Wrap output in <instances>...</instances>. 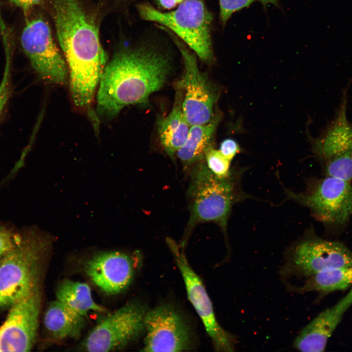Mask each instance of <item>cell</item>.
<instances>
[{
  "label": "cell",
  "instance_id": "15",
  "mask_svg": "<svg viewBox=\"0 0 352 352\" xmlns=\"http://www.w3.org/2000/svg\"><path fill=\"white\" fill-rule=\"evenodd\" d=\"M352 305V287L336 304L322 311L302 329L295 339L294 347L302 352L324 351L328 339Z\"/></svg>",
  "mask_w": 352,
  "mask_h": 352
},
{
  "label": "cell",
  "instance_id": "21",
  "mask_svg": "<svg viewBox=\"0 0 352 352\" xmlns=\"http://www.w3.org/2000/svg\"><path fill=\"white\" fill-rule=\"evenodd\" d=\"M308 278L299 290L327 293L345 289L352 287V265L324 271Z\"/></svg>",
  "mask_w": 352,
  "mask_h": 352
},
{
  "label": "cell",
  "instance_id": "27",
  "mask_svg": "<svg viewBox=\"0 0 352 352\" xmlns=\"http://www.w3.org/2000/svg\"><path fill=\"white\" fill-rule=\"evenodd\" d=\"M219 151L224 157L231 161L240 152V147L234 139L226 138L221 142Z\"/></svg>",
  "mask_w": 352,
  "mask_h": 352
},
{
  "label": "cell",
  "instance_id": "10",
  "mask_svg": "<svg viewBox=\"0 0 352 352\" xmlns=\"http://www.w3.org/2000/svg\"><path fill=\"white\" fill-rule=\"evenodd\" d=\"M166 242L183 279L188 299L201 319L205 329L217 352H234L237 339L219 324L212 302L202 281L190 266L184 253L170 238Z\"/></svg>",
  "mask_w": 352,
  "mask_h": 352
},
{
  "label": "cell",
  "instance_id": "11",
  "mask_svg": "<svg viewBox=\"0 0 352 352\" xmlns=\"http://www.w3.org/2000/svg\"><path fill=\"white\" fill-rule=\"evenodd\" d=\"M352 265V251L343 243L317 237L293 249L282 270L286 275L308 277L320 272Z\"/></svg>",
  "mask_w": 352,
  "mask_h": 352
},
{
  "label": "cell",
  "instance_id": "2",
  "mask_svg": "<svg viewBox=\"0 0 352 352\" xmlns=\"http://www.w3.org/2000/svg\"><path fill=\"white\" fill-rule=\"evenodd\" d=\"M58 39L69 71L72 99L85 108L92 102L107 64L98 30L79 0H52Z\"/></svg>",
  "mask_w": 352,
  "mask_h": 352
},
{
  "label": "cell",
  "instance_id": "29",
  "mask_svg": "<svg viewBox=\"0 0 352 352\" xmlns=\"http://www.w3.org/2000/svg\"><path fill=\"white\" fill-rule=\"evenodd\" d=\"M185 0H155L157 5L165 9H170L176 7Z\"/></svg>",
  "mask_w": 352,
  "mask_h": 352
},
{
  "label": "cell",
  "instance_id": "17",
  "mask_svg": "<svg viewBox=\"0 0 352 352\" xmlns=\"http://www.w3.org/2000/svg\"><path fill=\"white\" fill-rule=\"evenodd\" d=\"M183 90L178 84L175 101L171 112L167 116L160 118L157 122V133L160 143L172 159L185 144L191 127L183 110Z\"/></svg>",
  "mask_w": 352,
  "mask_h": 352
},
{
  "label": "cell",
  "instance_id": "26",
  "mask_svg": "<svg viewBox=\"0 0 352 352\" xmlns=\"http://www.w3.org/2000/svg\"><path fill=\"white\" fill-rule=\"evenodd\" d=\"M19 232L12 228L0 225V259L14 246Z\"/></svg>",
  "mask_w": 352,
  "mask_h": 352
},
{
  "label": "cell",
  "instance_id": "16",
  "mask_svg": "<svg viewBox=\"0 0 352 352\" xmlns=\"http://www.w3.org/2000/svg\"><path fill=\"white\" fill-rule=\"evenodd\" d=\"M352 80L343 90L340 103L332 120L318 138L313 149L324 162L352 149V124L347 117L348 92Z\"/></svg>",
  "mask_w": 352,
  "mask_h": 352
},
{
  "label": "cell",
  "instance_id": "18",
  "mask_svg": "<svg viewBox=\"0 0 352 352\" xmlns=\"http://www.w3.org/2000/svg\"><path fill=\"white\" fill-rule=\"evenodd\" d=\"M45 328L54 339L78 338L86 325L85 317L59 301L50 303L44 313Z\"/></svg>",
  "mask_w": 352,
  "mask_h": 352
},
{
  "label": "cell",
  "instance_id": "8",
  "mask_svg": "<svg viewBox=\"0 0 352 352\" xmlns=\"http://www.w3.org/2000/svg\"><path fill=\"white\" fill-rule=\"evenodd\" d=\"M20 40L32 67L43 80L60 85L66 83V64L44 20L37 18L27 21Z\"/></svg>",
  "mask_w": 352,
  "mask_h": 352
},
{
  "label": "cell",
  "instance_id": "1",
  "mask_svg": "<svg viewBox=\"0 0 352 352\" xmlns=\"http://www.w3.org/2000/svg\"><path fill=\"white\" fill-rule=\"evenodd\" d=\"M171 61L169 54L149 44L118 51L107 64L100 79L98 115L110 119L127 106L147 105L150 96L166 83Z\"/></svg>",
  "mask_w": 352,
  "mask_h": 352
},
{
  "label": "cell",
  "instance_id": "28",
  "mask_svg": "<svg viewBox=\"0 0 352 352\" xmlns=\"http://www.w3.org/2000/svg\"><path fill=\"white\" fill-rule=\"evenodd\" d=\"M13 5L21 9L24 13L33 6L40 4L43 0H7Z\"/></svg>",
  "mask_w": 352,
  "mask_h": 352
},
{
  "label": "cell",
  "instance_id": "5",
  "mask_svg": "<svg viewBox=\"0 0 352 352\" xmlns=\"http://www.w3.org/2000/svg\"><path fill=\"white\" fill-rule=\"evenodd\" d=\"M228 178L215 176L203 160L194 165L187 190L190 215L186 237L200 222L213 221L226 230L234 200L233 187Z\"/></svg>",
  "mask_w": 352,
  "mask_h": 352
},
{
  "label": "cell",
  "instance_id": "12",
  "mask_svg": "<svg viewBox=\"0 0 352 352\" xmlns=\"http://www.w3.org/2000/svg\"><path fill=\"white\" fill-rule=\"evenodd\" d=\"M145 337L141 351L181 352L191 344L190 329L172 307L161 305L147 311L144 318Z\"/></svg>",
  "mask_w": 352,
  "mask_h": 352
},
{
  "label": "cell",
  "instance_id": "7",
  "mask_svg": "<svg viewBox=\"0 0 352 352\" xmlns=\"http://www.w3.org/2000/svg\"><path fill=\"white\" fill-rule=\"evenodd\" d=\"M163 29L171 35L183 60L184 75L178 84L183 92L182 108L186 119L191 126L208 123L215 115L218 93L215 87L199 69L195 55L176 35Z\"/></svg>",
  "mask_w": 352,
  "mask_h": 352
},
{
  "label": "cell",
  "instance_id": "4",
  "mask_svg": "<svg viewBox=\"0 0 352 352\" xmlns=\"http://www.w3.org/2000/svg\"><path fill=\"white\" fill-rule=\"evenodd\" d=\"M141 18L162 25L181 39L205 63L213 59L211 13L202 0H185L177 8L162 12L148 3L137 5Z\"/></svg>",
  "mask_w": 352,
  "mask_h": 352
},
{
  "label": "cell",
  "instance_id": "13",
  "mask_svg": "<svg viewBox=\"0 0 352 352\" xmlns=\"http://www.w3.org/2000/svg\"><path fill=\"white\" fill-rule=\"evenodd\" d=\"M41 303L40 287L15 303L0 328V352H28L37 337Z\"/></svg>",
  "mask_w": 352,
  "mask_h": 352
},
{
  "label": "cell",
  "instance_id": "14",
  "mask_svg": "<svg viewBox=\"0 0 352 352\" xmlns=\"http://www.w3.org/2000/svg\"><path fill=\"white\" fill-rule=\"evenodd\" d=\"M136 262L133 256L118 251L99 253L86 263L85 271L93 283L109 295L126 289L133 279Z\"/></svg>",
  "mask_w": 352,
  "mask_h": 352
},
{
  "label": "cell",
  "instance_id": "9",
  "mask_svg": "<svg viewBox=\"0 0 352 352\" xmlns=\"http://www.w3.org/2000/svg\"><path fill=\"white\" fill-rule=\"evenodd\" d=\"M288 193L332 228L343 227L352 215V181L326 176L318 180L307 194Z\"/></svg>",
  "mask_w": 352,
  "mask_h": 352
},
{
  "label": "cell",
  "instance_id": "19",
  "mask_svg": "<svg viewBox=\"0 0 352 352\" xmlns=\"http://www.w3.org/2000/svg\"><path fill=\"white\" fill-rule=\"evenodd\" d=\"M220 117L215 115L209 122L191 126L187 140L176 153L184 166L189 167L204 160L212 141Z\"/></svg>",
  "mask_w": 352,
  "mask_h": 352
},
{
  "label": "cell",
  "instance_id": "25",
  "mask_svg": "<svg viewBox=\"0 0 352 352\" xmlns=\"http://www.w3.org/2000/svg\"><path fill=\"white\" fill-rule=\"evenodd\" d=\"M4 73L0 84V118L9 99L11 92V53H5Z\"/></svg>",
  "mask_w": 352,
  "mask_h": 352
},
{
  "label": "cell",
  "instance_id": "3",
  "mask_svg": "<svg viewBox=\"0 0 352 352\" xmlns=\"http://www.w3.org/2000/svg\"><path fill=\"white\" fill-rule=\"evenodd\" d=\"M49 240L35 228L19 231L15 244L0 260V311L40 287Z\"/></svg>",
  "mask_w": 352,
  "mask_h": 352
},
{
  "label": "cell",
  "instance_id": "22",
  "mask_svg": "<svg viewBox=\"0 0 352 352\" xmlns=\"http://www.w3.org/2000/svg\"><path fill=\"white\" fill-rule=\"evenodd\" d=\"M325 174L346 181L352 180V149L324 162Z\"/></svg>",
  "mask_w": 352,
  "mask_h": 352
},
{
  "label": "cell",
  "instance_id": "24",
  "mask_svg": "<svg viewBox=\"0 0 352 352\" xmlns=\"http://www.w3.org/2000/svg\"><path fill=\"white\" fill-rule=\"evenodd\" d=\"M204 160L210 171L220 178H228L230 174V162L220 151L213 147L206 153Z\"/></svg>",
  "mask_w": 352,
  "mask_h": 352
},
{
  "label": "cell",
  "instance_id": "20",
  "mask_svg": "<svg viewBox=\"0 0 352 352\" xmlns=\"http://www.w3.org/2000/svg\"><path fill=\"white\" fill-rule=\"evenodd\" d=\"M56 296L57 300L85 317L90 311H106L94 301L90 287L84 283L65 280L58 286Z\"/></svg>",
  "mask_w": 352,
  "mask_h": 352
},
{
  "label": "cell",
  "instance_id": "23",
  "mask_svg": "<svg viewBox=\"0 0 352 352\" xmlns=\"http://www.w3.org/2000/svg\"><path fill=\"white\" fill-rule=\"evenodd\" d=\"M220 19L224 26L234 13L244 8L249 7L254 2H259L264 7L271 4L279 6V0H219Z\"/></svg>",
  "mask_w": 352,
  "mask_h": 352
},
{
  "label": "cell",
  "instance_id": "6",
  "mask_svg": "<svg viewBox=\"0 0 352 352\" xmlns=\"http://www.w3.org/2000/svg\"><path fill=\"white\" fill-rule=\"evenodd\" d=\"M144 307L129 303L102 320L88 334L81 348L90 352H107L122 348L144 332Z\"/></svg>",
  "mask_w": 352,
  "mask_h": 352
}]
</instances>
